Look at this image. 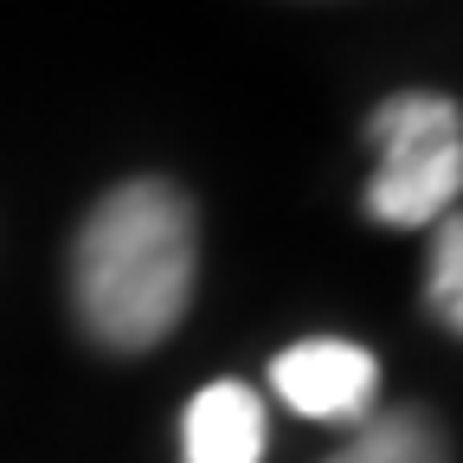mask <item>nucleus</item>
<instances>
[{
  "mask_svg": "<svg viewBox=\"0 0 463 463\" xmlns=\"http://www.w3.org/2000/svg\"><path fill=\"white\" fill-rule=\"evenodd\" d=\"M194 200L174 181H123L90 206L71 245V303L103 347L142 354L181 328L194 303Z\"/></svg>",
  "mask_w": 463,
  "mask_h": 463,
  "instance_id": "f257e3e1",
  "label": "nucleus"
},
{
  "mask_svg": "<svg viewBox=\"0 0 463 463\" xmlns=\"http://www.w3.org/2000/svg\"><path fill=\"white\" fill-rule=\"evenodd\" d=\"M380 155L367 181V213L380 225H438L463 187V109L438 90H399L367 116Z\"/></svg>",
  "mask_w": 463,
  "mask_h": 463,
  "instance_id": "f03ea898",
  "label": "nucleus"
},
{
  "mask_svg": "<svg viewBox=\"0 0 463 463\" xmlns=\"http://www.w3.org/2000/svg\"><path fill=\"white\" fill-rule=\"evenodd\" d=\"M270 392L303 419L322 425H361L373 405H380V361L367 354L361 341H341V335H316L297 341L270 361Z\"/></svg>",
  "mask_w": 463,
  "mask_h": 463,
  "instance_id": "7ed1b4c3",
  "label": "nucleus"
},
{
  "mask_svg": "<svg viewBox=\"0 0 463 463\" xmlns=\"http://www.w3.org/2000/svg\"><path fill=\"white\" fill-rule=\"evenodd\" d=\"M187 463H264V399L245 380H213L187 405Z\"/></svg>",
  "mask_w": 463,
  "mask_h": 463,
  "instance_id": "20e7f679",
  "label": "nucleus"
},
{
  "mask_svg": "<svg viewBox=\"0 0 463 463\" xmlns=\"http://www.w3.org/2000/svg\"><path fill=\"white\" fill-rule=\"evenodd\" d=\"M328 463H450V457H444V431L419 405H392V412H367L361 431Z\"/></svg>",
  "mask_w": 463,
  "mask_h": 463,
  "instance_id": "39448f33",
  "label": "nucleus"
},
{
  "mask_svg": "<svg viewBox=\"0 0 463 463\" xmlns=\"http://www.w3.org/2000/svg\"><path fill=\"white\" fill-rule=\"evenodd\" d=\"M425 297H431V316H438L444 328H463V225H457V219H438Z\"/></svg>",
  "mask_w": 463,
  "mask_h": 463,
  "instance_id": "423d86ee",
  "label": "nucleus"
}]
</instances>
